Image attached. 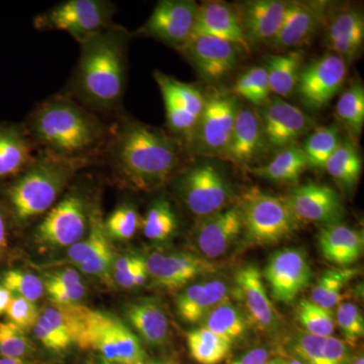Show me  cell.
I'll use <instances>...</instances> for the list:
<instances>
[{
  "label": "cell",
  "instance_id": "f546056e",
  "mask_svg": "<svg viewBox=\"0 0 364 364\" xmlns=\"http://www.w3.org/2000/svg\"><path fill=\"white\" fill-rule=\"evenodd\" d=\"M306 168L308 164L303 150L294 145L279 151L267 164L250 167L249 172L277 183H296Z\"/></svg>",
  "mask_w": 364,
  "mask_h": 364
},
{
  "label": "cell",
  "instance_id": "277c9868",
  "mask_svg": "<svg viewBox=\"0 0 364 364\" xmlns=\"http://www.w3.org/2000/svg\"><path fill=\"white\" fill-rule=\"evenodd\" d=\"M86 166V163L40 152L33 164L7 188V200L14 219L23 224L47 214L75 174Z\"/></svg>",
  "mask_w": 364,
  "mask_h": 364
},
{
  "label": "cell",
  "instance_id": "f5cc1de1",
  "mask_svg": "<svg viewBox=\"0 0 364 364\" xmlns=\"http://www.w3.org/2000/svg\"><path fill=\"white\" fill-rule=\"evenodd\" d=\"M81 282L80 275L72 268H64L47 275L44 286H71Z\"/></svg>",
  "mask_w": 364,
  "mask_h": 364
},
{
  "label": "cell",
  "instance_id": "d6986e66",
  "mask_svg": "<svg viewBox=\"0 0 364 364\" xmlns=\"http://www.w3.org/2000/svg\"><path fill=\"white\" fill-rule=\"evenodd\" d=\"M299 223L330 225L340 223L344 210L338 193L325 184L308 182L293 189L286 196Z\"/></svg>",
  "mask_w": 364,
  "mask_h": 364
},
{
  "label": "cell",
  "instance_id": "9f6ffc18",
  "mask_svg": "<svg viewBox=\"0 0 364 364\" xmlns=\"http://www.w3.org/2000/svg\"><path fill=\"white\" fill-rule=\"evenodd\" d=\"M144 261L143 258L134 257V256H126V257L119 258L114 263V272H130L132 270L138 267Z\"/></svg>",
  "mask_w": 364,
  "mask_h": 364
},
{
  "label": "cell",
  "instance_id": "2e32d148",
  "mask_svg": "<svg viewBox=\"0 0 364 364\" xmlns=\"http://www.w3.org/2000/svg\"><path fill=\"white\" fill-rule=\"evenodd\" d=\"M242 233L240 210L236 205L198 219L193 242L202 257L218 259L226 255Z\"/></svg>",
  "mask_w": 364,
  "mask_h": 364
},
{
  "label": "cell",
  "instance_id": "b9f144b4",
  "mask_svg": "<svg viewBox=\"0 0 364 364\" xmlns=\"http://www.w3.org/2000/svg\"><path fill=\"white\" fill-rule=\"evenodd\" d=\"M141 219L136 208L130 203H123L114 208L104 221L105 231L109 238L126 241L133 238L141 228Z\"/></svg>",
  "mask_w": 364,
  "mask_h": 364
},
{
  "label": "cell",
  "instance_id": "db71d44e",
  "mask_svg": "<svg viewBox=\"0 0 364 364\" xmlns=\"http://www.w3.org/2000/svg\"><path fill=\"white\" fill-rule=\"evenodd\" d=\"M272 355V352L269 349L265 348V347H257V348L245 352L228 364H263L270 359Z\"/></svg>",
  "mask_w": 364,
  "mask_h": 364
},
{
  "label": "cell",
  "instance_id": "7c38bea8",
  "mask_svg": "<svg viewBox=\"0 0 364 364\" xmlns=\"http://www.w3.org/2000/svg\"><path fill=\"white\" fill-rule=\"evenodd\" d=\"M261 274L272 299L287 305L310 286L313 270L303 249L284 248L270 255Z\"/></svg>",
  "mask_w": 364,
  "mask_h": 364
},
{
  "label": "cell",
  "instance_id": "6da1fadb",
  "mask_svg": "<svg viewBox=\"0 0 364 364\" xmlns=\"http://www.w3.org/2000/svg\"><path fill=\"white\" fill-rule=\"evenodd\" d=\"M109 128L102 158L107 160L114 178L127 188L155 191L179 169L182 146L170 134L124 114Z\"/></svg>",
  "mask_w": 364,
  "mask_h": 364
},
{
  "label": "cell",
  "instance_id": "cb8c5ba5",
  "mask_svg": "<svg viewBox=\"0 0 364 364\" xmlns=\"http://www.w3.org/2000/svg\"><path fill=\"white\" fill-rule=\"evenodd\" d=\"M193 35H205L232 43L241 51L251 52L233 6L223 1L198 4Z\"/></svg>",
  "mask_w": 364,
  "mask_h": 364
},
{
  "label": "cell",
  "instance_id": "60d3db41",
  "mask_svg": "<svg viewBox=\"0 0 364 364\" xmlns=\"http://www.w3.org/2000/svg\"><path fill=\"white\" fill-rule=\"evenodd\" d=\"M296 318L305 332L316 336H333L335 318L332 310L322 308L311 299H301L296 308Z\"/></svg>",
  "mask_w": 364,
  "mask_h": 364
},
{
  "label": "cell",
  "instance_id": "e575fe53",
  "mask_svg": "<svg viewBox=\"0 0 364 364\" xmlns=\"http://www.w3.org/2000/svg\"><path fill=\"white\" fill-rule=\"evenodd\" d=\"M336 116L355 144L360 138L364 124V88L353 83L342 93L336 105Z\"/></svg>",
  "mask_w": 364,
  "mask_h": 364
},
{
  "label": "cell",
  "instance_id": "1f68e13d",
  "mask_svg": "<svg viewBox=\"0 0 364 364\" xmlns=\"http://www.w3.org/2000/svg\"><path fill=\"white\" fill-rule=\"evenodd\" d=\"M202 323L203 327L232 343L245 335L249 324L246 316L230 299L213 309Z\"/></svg>",
  "mask_w": 364,
  "mask_h": 364
},
{
  "label": "cell",
  "instance_id": "74e56055",
  "mask_svg": "<svg viewBox=\"0 0 364 364\" xmlns=\"http://www.w3.org/2000/svg\"><path fill=\"white\" fill-rule=\"evenodd\" d=\"M90 308L81 305L48 306L43 311L49 322L66 333L73 343L79 346L85 336Z\"/></svg>",
  "mask_w": 364,
  "mask_h": 364
},
{
  "label": "cell",
  "instance_id": "4dcf8cb0",
  "mask_svg": "<svg viewBox=\"0 0 364 364\" xmlns=\"http://www.w3.org/2000/svg\"><path fill=\"white\" fill-rule=\"evenodd\" d=\"M324 170L342 188H353L363 171V161L355 144L341 140L326 162Z\"/></svg>",
  "mask_w": 364,
  "mask_h": 364
},
{
  "label": "cell",
  "instance_id": "9c48e42d",
  "mask_svg": "<svg viewBox=\"0 0 364 364\" xmlns=\"http://www.w3.org/2000/svg\"><path fill=\"white\" fill-rule=\"evenodd\" d=\"M90 215L85 196L72 191L45 215L36 230V240L47 247H70L85 237Z\"/></svg>",
  "mask_w": 364,
  "mask_h": 364
},
{
  "label": "cell",
  "instance_id": "7402d4cb",
  "mask_svg": "<svg viewBox=\"0 0 364 364\" xmlns=\"http://www.w3.org/2000/svg\"><path fill=\"white\" fill-rule=\"evenodd\" d=\"M289 1L252 0L233 6L249 44H269L284 21Z\"/></svg>",
  "mask_w": 364,
  "mask_h": 364
},
{
  "label": "cell",
  "instance_id": "603a6c76",
  "mask_svg": "<svg viewBox=\"0 0 364 364\" xmlns=\"http://www.w3.org/2000/svg\"><path fill=\"white\" fill-rule=\"evenodd\" d=\"M39 153L25 124L0 123V181H14Z\"/></svg>",
  "mask_w": 364,
  "mask_h": 364
},
{
  "label": "cell",
  "instance_id": "be15d7a7",
  "mask_svg": "<svg viewBox=\"0 0 364 364\" xmlns=\"http://www.w3.org/2000/svg\"><path fill=\"white\" fill-rule=\"evenodd\" d=\"M263 364H286L284 363V359L280 358H275L272 359H268L267 361H265Z\"/></svg>",
  "mask_w": 364,
  "mask_h": 364
},
{
  "label": "cell",
  "instance_id": "c3c4849f",
  "mask_svg": "<svg viewBox=\"0 0 364 364\" xmlns=\"http://www.w3.org/2000/svg\"><path fill=\"white\" fill-rule=\"evenodd\" d=\"M6 313L9 322L14 323L21 330L33 328L40 316L35 303L14 294Z\"/></svg>",
  "mask_w": 364,
  "mask_h": 364
},
{
  "label": "cell",
  "instance_id": "91938a15",
  "mask_svg": "<svg viewBox=\"0 0 364 364\" xmlns=\"http://www.w3.org/2000/svg\"><path fill=\"white\" fill-rule=\"evenodd\" d=\"M0 364H31L23 358H0Z\"/></svg>",
  "mask_w": 364,
  "mask_h": 364
},
{
  "label": "cell",
  "instance_id": "8992f818",
  "mask_svg": "<svg viewBox=\"0 0 364 364\" xmlns=\"http://www.w3.org/2000/svg\"><path fill=\"white\" fill-rule=\"evenodd\" d=\"M116 6L107 0H67L38 14L33 26L38 31L69 33L79 44L114 26Z\"/></svg>",
  "mask_w": 364,
  "mask_h": 364
},
{
  "label": "cell",
  "instance_id": "bcb514c9",
  "mask_svg": "<svg viewBox=\"0 0 364 364\" xmlns=\"http://www.w3.org/2000/svg\"><path fill=\"white\" fill-rule=\"evenodd\" d=\"M325 337L305 331L299 332L291 339V351L294 358L306 364H327L324 353Z\"/></svg>",
  "mask_w": 364,
  "mask_h": 364
},
{
  "label": "cell",
  "instance_id": "8d00e7d4",
  "mask_svg": "<svg viewBox=\"0 0 364 364\" xmlns=\"http://www.w3.org/2000/svg\"><path fill=\"white\" fill-rule=\"evenodd\" d=\"M178 221L171 205L166 200L153 203L141 222L146 238L153 241H166L176 233Z\"/></svg>",
  "mask_w": 364,
  "mask_h": 364
},
{
  "label": "cell",
  "instance_id": "5bb4252c",
  "mask_svg": "<svg viewBox=\"0 0 364 364\" xmlns=\"http://www.w3.org/2000/svg\"><path fill=\"white\" fill-rule=\"evenodd\" d=\"M239 48L227 41L205 35H193L178 50L203 81L225 80L238 64Z\"/></svg>",
  "mask_w": 364,
  "mask_h": 364
},
{
  "label": "cell",
  "instance_id": "4316f807",
  "mask_svg": "<svg viewBox=\"0 0 364 364\" xmlns=\"http://www.w3.org/2000/svg\"><path fill=\"white\" fill-rule=\"evenodd\" d=\"M228 299V287L221 279L196 282L179 294L177 314L183 322L198 324L213 309Z\"/></svg>",
  "mask_w": 364,
  "mask_h": 364
},
{
  "label": "cell",
  "instance_id": "4fadbf2b",
  "mask_svg": "<svg viewBox=\"0 0 364 364\" xmlns=\"http://www.w3.org/2000/svg\"><path fill=\"white\" fill-rule=\"evenodd\" d=\"M347 73L346 60L328 53L301 68L296 85L299 97L311 109H322L341 90Z\"/></svg>",
  "mask_w": 364,
  "mask_h": 364
},
{
  "label": "cell",
  "instance_id": "ab89813d",
  "mask_svg": "<svg viewBox=\"0 0 364 364\" xmlns=\"http://www.w3.org/2000/svg\"><path fill=\"white\" fill-rule=\"evenodd\" d=\"M341 142L336 127H321L306 139L301 148L305 154L308 168L324 169L327 160Z\"/></svg>",
  "mask_w": 364,
  "mask_h": 364
},
{
  "label": "cell",
  "instance_id": "f1b7e54d",
  "mask_svg": "<svg viewBox=\"0 0 364 364\" xmlns=\"http://www.w3.org/2000/svg\"><path fill=\"white\" fill-rule=\"evenodd\" d=\"M303 62L301 50L268 57L265 69L270 92L279 98L291 97L298 85L299 72L304 67Z\"/></svg>",
  "mask_w": 364,
  "mask_h": 364
},
{
  "label": "cell",
  "instance_id": "ee69618b",
  "mask_svg": "<svg viewBox=\"0 0 364 364\" xmlns=\"http://www.w3.org/2000/svg\"><path fill=\"white\" fill-rule=\"evenodd\" d=\"M336 323L349 346H354L364 336V318L358 306L351 301L340 303L336 312Z\"/></svg>",
  "mask_w": 364,
  "mask_h": 364
},
{
  "label": "cell",
  "instance_id": "11a10c76",
  "mask_svg": "<svg viewBox=\"0 0 364 364\" xmlns=\"http://www.w3.org/2000/svg\"><path fill=\"white\" fill-rule=\"evenodd\" d=\"M146 268L145 260L136 267L135 269L132 270L130 272H114V280L119 284V287H124V289H133L136 287L135 280L138 273L142 272Z\"/></svg>",
  "mask_w": 364,
  "mask_h": 364
},
{
  "label": "cell",
  "instance_id": "484cf974",
  "mask_svg": "<svg viewBox=\"0 0 364 364\" xmlns=\"http://www.w3.org/2000/svg\"><path fill=\"white\" fill-rule=\"evenodd\" d=\"M364 42V18L358 9H342L332 16L326 32V43L333 54L346 60L359 56Z\"/></svg>",
  "mask_w": 364,
  "mask_h": 364
},
{
  "label": "cell",
  "instance_id": "d590c367",
  "mask_svg": "<svg viewBox=\"0 0 364 364\" xmlns=\"http://www.w3.org/2000/svg\"><path fill=\"white\" fill-rule=\"evenodd\" d=\"M90 226L88 236L70 246L67 254L68 260L76 267L91 259L105 249L112 247L109 235L105 231L104 220L97 208L91 212Z\"/></svg>",
  "mask_w": 364,
  "mask_h": 364
},
{
  "label": "cell",
  "instance_id": "9a60e30c",
  "mask_svg": "<svg viewBox=\"0 0 364 364\" xmlns=\"http://www.w3.org/2000/svg\"><path fill=\"white\" fill-rule=\"evenodd\" d=\"M234 280L235 294L247 312L249 324L267 334L279 331V316L268 296L260 270L254 265H246L237 270Z\"/></svg>",
  "mask_w": 364,
  "mask_h": 364
},
{
  "label": "cell",
  "instance_id": "681fc988",
  "mask_svg": "<svg viewBox=\"0 0 364 364\" xmlns=\"http://www.w3.org/2000/svg\"><path fill=\"white\" fill-rule=\"evenodd\" d=\"M45 289L52 303L58 306L76 305L86 294V287L82 282L71 286H45Z\"/></svg>",
  "mask_w": 364,
  "mask_h": 364
},
{
  "label": "cell",
  "instance_id": "e0dca14e",
  "mask_svg": "<svg viewBox=\"0 0 364 364\" xmlns=\"http://www.w3.org/2000/svg\"><path fill=\"white\" fill-rule=\"evenodd\" d=\"M145 263L155 284L169 291L182 289L196 277L217 272L213 261L191 253L153 252Z\"/></svg>",
  "mask_w": 364,
  "mask_h": 364
},
{
  "label": "cell",
  "instance_id": "7dc6e473",
  "mask_svg": "<svg viewBox=\"0 0 364 364\" xmlns=\"http://www.w3.org/2000/svg\"><path fill=\"white\" fill-rule=\"evenodd\" d=\"M36 338L52 351L66 350L73 343L65 332L52 324L44 316L40 315L37 323L32 328Z\"/></svg>",
  "mask_w": 364,
  "mask_h": 364
},
{
  "label": "cell",
  "instance_id": "ac0fdd59",
  "mask_svg": "<svg viewBox=\"0 0 364 364\" xmlns=\"http://www.w3.org/2000/svg\"><path fill=\"white\" fill-rule=\"evenodd\" d=\"M260 117L267 149L282 150L294 146L312 126L306 112L279 97L269 100Z\"/></svg>",
  "mask_w": 364,
  "mask_h": 364
},
{
  "label": "cell",
  "instance_id": "f35d334b",
  "mask_svg": "<svg viewBox=\"0 0 364 364\" xmlns=\"http://www.w3.org/2000/svg\"><path fill=\"white\" fill-rule=\"evenodd\" d=\"M270 93L267 69L261 66L253 67L242 73L230 90V95L256 107L267 105L270 100Z\"/></svg>",
  "mask_w": 364,
  "mask_h": 364
},
{
  "label": "cell",
  "instance_id": "3957f363",
  "mask_svg": "<svg viewBox=\"0 0 364 364\" xmlns=\"http://www.w3.org/2000/svg\"><path fill=\"white\" fill-rule=\"evenodd\" d=\"M130 40V33L114 23L80 45L65 95L95 114H117L126 90Z\"/></svg>",
  "mask_w": 364,
  "mask_h": 364
},
{
  "label": "cell",
  "instance_id": "e7e4bbea",
  "mask_svg": "<svg viewBox=\"0 0 364 364\" xmlns=\"http://www.w3.org/2000/svg\"><path fill=\"white\" fill-rule=\"evenodd\" d=\"M284 363L286 364H306L301 363V360L294 358H289V359H284Z\"/></svg>",
  "mask_w": 364,
  "mask_h": 364
},
{
  "label": "cell",
  "instance_id": "d6a6232c",
  "mask_svg": "<svg viewBox=\"0 0 364 364\" xmlns=\"http://www.w3.org/2000/svg\"><path fill=\"white\" fill-rule=\"evenodd\" d=\"M355 268H331L327 269L316 282L311 293V301L327 310L338 306L343 299L344 287L358 274Z\"/></svg>",
  "mask_w": 364,
  "mask_h": 364
},
{
  "label": "cell",
  "instance_id": "f907efd6",
  "mask_svg": "<svg viewBox=\"0 0 364 364\" xmlns=\"http://www.w3.org/2000/svg\"><path fill=\"white\" fill-rule=\"evenodd\" d=\"M114 251L112 247L105 249L102 252L93 256L91 259L86 261L82 264L78 265L79 269L86 274L95 275V277H102L111 282V267L114 264Z\"/></svg>",
  "mask_w": 364,
  "mask_h": 364
},
{
  "label": "cell",
  "instance_id": "7bdbcfd3",
  "mask_svg": "<svg viewBox=\"0 0 364 364\" xmlns=\"http://www.w3.org/2000/svg\"><path fill=\"white\" fill-rule=\"evenodd\" d=\"M2 286L13 294L35 303L45 291L44 282L33 273L9 270L2 277Z\"/></svg>",
  "mask_w": 364,
  "mask_h": 364
},
{
  "label": "cell",
  "instance_id": "44dd1931",
  "mask_svg": "<svg viewBox=\"0 0 364 364\" xmlns=\"http://www.w3.org/2000/svg\"><path fill=\"white\" fill-rule=\"evenodd\" d=\"M267 149L260 114L250 107H239L231 138L220 158L249 168Z\"/></svg>",
  "mask_w": 364,
  "mask_h": 364
},
{
  "label": "cell",
  "instance_id": "83f0119b",
  "mask_svg": "<svg viewBox=\"0 0 364 364\" xmlns=\"http://www.w3.org/2000/svg\"><path fill=\"white\" fill-rule=\"evenodd\" d=\"M126 317L143 341L162 347L168 340L169 326L162 306L154 299H143L126 306Z\"/></svg>",
  "mask_w": 364,
  "mask_h": 364
},
{
  "label": "cell",
  "instance_id": "ffe728a7",
  "mask_svg": "<svg viewBox=\"0 0 364 364\" xmlns=\"http://www.w3.org/2000/svg\"><path fill=\"white\" fill-rule=\"evenodd\" d=\"M326 4L321 2H289L286 16L269 45L279 51H294L310 44L325 21Z\"/></svg>",
  "mask_w": 364,
  "mask_h": 364
},
{
  "label": "cell",
  "instance_id": "94428289",
  "mask_svg": "<svg viewBox=\"0 0 364 364\" xmlns=\"http://www.w3.org/2000/svg\"><path fill=\"white\" fill-rule=\"evenodd\" d=\"M350 364H364V356L363 352H356L353 355L351 354Z\"/></svg>",
  "mask_w": 364,
  "mask_h": 364
},
{
  "label": "cell",
  "instance_id": "30bf717a",
  "mask_svg": "<svg viewBox=\"0 0 364 364\" xmlns=\"http://www.w3.org/2000/svg\"><path fill=\"white\" fill-rule=\"evenodd\" d=\"M239 107L238 98L230 93L207 97L189 148L203 156L221 157L231 138Z\"/></svg>",
  "mask_w": 364,
  "mask_h": 364
},
{
  "label": "cell",
  "instance_id": "6125c7cd",
  "mask_svg": "<svg viewBox=\"0 0 364 364\" xmlns=\"http://www.w3.org/2000/svg\"><path fill=\"white\" fill-rule=\"evenodd\" d=\"M102 364H114V363H107V361L102 360ZM140 364H172L171 363H168V361L165 360H152V361H146V363H140Z\"/></svg>",
  "mask_w": 364,
  "mask_h": 364
},
{
  "label": "cell",
  "instance_id": "8fae6325",
  "mask_svg": "<svg viewBox=\"0 0 364 364\" xmlns=\"http://www.w3.org/2000/svg\"><path fill=\"white\" fill-rule=\"evenodd\" d=\"M198 7L193 0H161L136 33L178 51L193 35Z\"/></svg>",
  "mask_w": 364,
  "mask_h": 364
},
{
  "label": "cell",
  "instance_id": "f6af8a7d",
  "mask_svg": "<svg viewBox=\"0 0 364 364\" xmlns=\"http://www.w3.org/2000/svg\"><path fill=\"white\" fill-rule=\"evenodd\" d=\"M33 351V345L23 330L11 322L0 323V355L4 358H23Z\"/></svg>",
  "mask_w": 364,
  "mask_h": 364
},
{
  "label": "cell",
  "instance_id": "680465c9",
  "mask_svg": "<svg viewBox=\"0 0 364 364\" xmlns=\"http://www.w3.org/2000/svg\"><path fill=\"white\" fill-rule=\"evenodd\" d=\"M7 247L6 223L4 215L0 210V254L4 252Z\"/></svg>",
  "mask_w": 364,
  "mask_h": 364
},
{
  "label": "cell",
  "instance_id": "836d02e7",
  "mask_svg": "<svg viewBox=\"0 0 364 364\" xmlns=\"http://www.w3.org/2000/svg\"><path fill=\"white\" fill-rule=\"evenodd\" d=\"M188 347L191 358L200 364H219L229 355L232 342L200 327L188 333Z\"/></svg>",
  "mask_w": 364,
  "mask_h": 364
},
{
  "label": "cell",
  "instance_id": "7a4b0ae2",
  "mask_svg": "<svg viewBox=\"0 0 364 364\" xmlns=\"http://www.w3.org/2000/svg\"><path fill=\"white\" fill-rule=\"evenodd\" d=\"M25 126L40 152L88 165L102 158L111 133L97 114L65 93L38 105Z\"/></svg>",
  "mask_w": 364,
  "mask_h": 364
},
{
  "label": "cell",
  "instance_id": "5b68a950",
  "mask_svg": "<svg viewBox=\"0 0 364 364\" xmlns=\"http://www.w3.org/2000/svg\"><path fill=\"white\" fill-rule=\"evenodd\" d=\"M242 232L249 245H274L299 229V222L286 198L252 188L244 191L237 203Z\"/></svg>",
  "mask_w": 364,
  "mask_h": 364
},
{
  "label": "cell",
  "instance_id": "816d5d0a",
  "mask_svg": "<svg viewBox=\"0 0 364 364\" xmlns=\"http://www.w3.org/2000/svg\"><path fill=\"white\" fill-rule=\"evenodd\" d=\"M324 353L327 364H350L351 352L344 340L330 336L325 340Z\"/></svg>",
  "mask_w": 364,
  "mask_h": 364
},
{
  "label": "cell",
  "instance_id": "ba28073f",
  "mask_svg": "<svg viewBox=\"0 0 364 364\" xmlns=\"http://www.w3.org/2000/svg\"><path fill=\"white\" fill-rule=\"evenodd\" d=\"M179 195L198 219L229 208L232 188L215 165L202 163L186 170L178 181Z\"/></svg>",
  "mask_w": 364,
  "mask_h": 364
},
{
  "label": "cell",
  "instance_id": "52a82bcc",
  "mask_svg": "<svg viewBox=\"0 0 364 364\" xmlns=\"http://www.w3.org/2000/svg\"><path fill=\"white\" fill-rule=\"evenodd\" d=\"M154 79L164 102L167 128L181 146L191 147L207 97L200 88L155 71Z\"/></svg>",
  "mask_w": 364,
  "mask_h": 364
},
{
  "label": "cell",
  "instance_id": "d4e9b609",
  "mask_svg": "<svg viewBox=\"0 0 364 364\" xmlns=\"http://www.w3.org/2000/svg\"><path fill=\"white\" fill-rule=\"evenodd\" d=\"M317 239L323 257L337 267H350L363 257L364 237L359 230L340 223L324 225Z\"/></svg>",
  "mask_w": 364,
  "mask_h": 364
},
{
  "label": "cell",
  "instance_id": "6f0895ef",
  "mask_svg": "<svg viewBox=\"0 0 364 364\" xmlns=\"http://www.w3.org/2000/svg\"><path fill=\"white\" fill-rule=\"evenodd\" d=\"M14 294L4 286H0V315L6 312L7 306L11 303Z\"/></svg>",
  "mask_w": 364,
  "mask_h": 364
}]
</instances>
